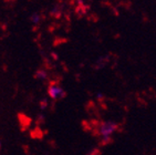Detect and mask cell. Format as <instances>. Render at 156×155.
I'll return each mask as SVG.
<instances>
[{
    "instance_id": "obj_3",
    "label": "cell",
    "mask_w": 156,
    "mask_h": 155,
    "mask_svg": "<svg viewBox=\"0 0 156 155\" xmlns=\"http://www.w3.org/2000/svg\"><path fill=\"white\" fill-rule=\"evenodd\" d=\"M31 21H32L33 24H38L40 23V21H41V16L39 13H36V15H33L31 17Z\"/></svg>"
},
{
    "instance_id": "obj_2",
    "label": "cell",
    "mask_w": 156,
    "mask_h": 155,
    "mask_svg": "<svg viewBox=\"0 0 156 155\" xmlns=\"http://www.w3.org/2000/svg\"><path fill=\"white\" fill-rule=\"evenodd\" d=\"M48 94L52 100H59V99H62L63 96H66V91L63 90V88L61 87L60 84L52 83L49 85Z\"/></svg>"
},
{
    "instance_id": "obj_4",
    "label": "cell",
    "mask_w": 156,
    "mask_h": 155,
    "mask_svg": "<svg viewBox=\"0 0 156 155\" xmlns=\"http://www.w3.org/2000/svg\"><path fill=\"white\" fill-rule=\"evenodd\" d=\"M36 77L38 78V79H45L47 78V72L44 71V70H38L36 73Z\"/></svg>"
},
{
    "instance_id": "obj_1",
    "label": "cell",
    "mask_w": 156,
    "mask_h": 155,
    "mask_svg": "<svg viewBox=\"0 0 156 155\" xmlns=\"http://www.w3.org/2000/svg\"><path fill=\"white\" fill-rule=\"evenodd\" d=\"M117 130V124L112 121H105V122H102L99 125V128H98V133H99L100 137L102 139L104 142H108L113 134Z\"/></svg>"
}]
</instances>
